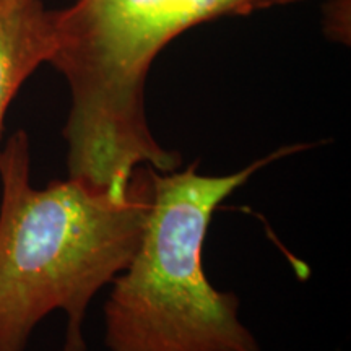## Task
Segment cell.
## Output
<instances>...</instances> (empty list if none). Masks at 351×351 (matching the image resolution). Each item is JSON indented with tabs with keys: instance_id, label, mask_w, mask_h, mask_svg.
<instances>
[{
	"instance_id": "cell-4",
	"label": "cell",
	"mask_w": 351,
	"mask_h": 351,
	"mask_svg": "<svg viewBox=\"0 0 351 351\" xmlns=\"http://www.w3.org/2000/svg\"><path fill=\"white\" fill-rule=\"evenodd\" d=\"M59 47L57 13L43 0H0V148L13 98Z\"/></svg>"
},
{
	"instance_id": "cell-2",
	"label": "cell",
	"mask_w": 351,
	"mask_h": 351,
	"mask_svg": "<svg viewBox=\"0 0 351 351\" xmlns=\"http://www.w3.org/2000/svg\"><path fill=\"white\" fill-rule=\"evenodd\" d=\"M0 351H25L52 311L67 315L62 351H88L86 311L129 265L153 204V168H135L124 197L82 179L32 184L25 130L0 148Z\"/></svg>"
},
{
	"instance_id": "cell-3",
	"label": "cell",
	"mask_w": 351,
	"mask_h": 351,
	"mask_svg": "<svg viewBox=\"0 0 351 351\" xmlns=\"http://www.w3.org/2000/svg\"><path fill=\"white\" fill-rule=\"evenodd\" d=\"M311 145H285L225 176L153 169V204L140 244L114 278L104 304L109 351H262L241 322L239 300L218 291L204 270V244L215 212L257 171Z\"/></svg>"
},
{
	"instance_id": "cell-1",
	"label": "cell",
	"mask_w": 351,
	"mask_h": 351,
	"mask_svg": "<svg viewBox=\"0 0 351 351\" xmlns=\"http://www.w3.org/2000/svg\"><path fill=\"white\" fill-rule=\"evenodd\" d=\"M311 0H75L56 10L59 47L51 65L65 78L62 135L69 178L124 197L135 168H181L182 156L153 135L145 86L160 52L207 21ZM332 41L348 44L351 0H319Z\"/></svg>"
}]
</instances>
